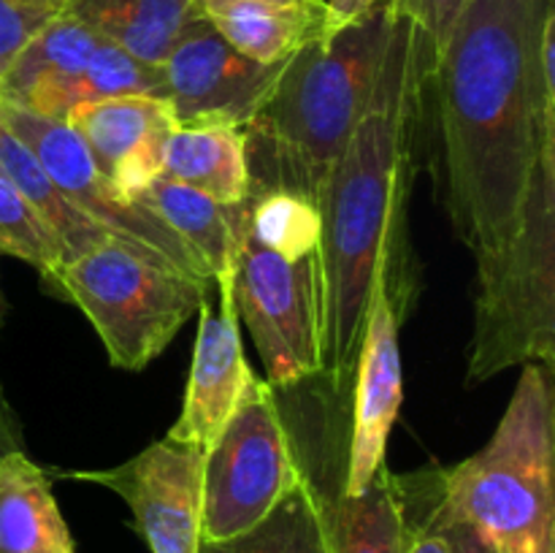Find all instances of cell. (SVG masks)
<instances>
[{"label":"cell","instance_id":"obj_1","mask_svg":"<svg viewBox=\"0 0 555 553\" xmlns=\"http://www.w3.org/2000/svg\"><path fill=\"white\" fill-rule=\"evenodd\" d=\"M426 87L437 90L444 209L486 258L513 239L555 144V0H469Z\"/></svg>","mask_w":555,"mask_h":553},{"label":"cell","instance_id":"obj_2","mask_svg":"<svg viewBox=\"0 0 555 553\" xmlns=\"http://www.w3.org/2000/svg\"><path fill=\"white\" fill-rule=\"evenodd\" d=\"M426 79L415 27L393 14L388 49L366 114L331 168L318 209L323 374L350 399L369 304L379 280L399 314L415 298L406 244V195Z\"/></svg>","mask_w":555,"mask_h":553},{"label":"cell","instance_id":"obj_3","mask_svg":"<svg viewBox=\"0 0 555 553\" xmlns=\"http://www.w3.org/2000/svg\"><path fill=\"white\" fill-rule=\"evenodd\" d=\"M388 0L287 60L274 95L244 130L258 144L253 190H291L318 204L331 168L366 114L388 49Z\"/></svg>","mask_w":555,"mask_h":553},{"label":"cell","instance_id":"obj_4","mask_svg":"<svg viewBox=\"0 0 555 553\" xmlns=\"http://www.w3.org/2000/svg\"><path fill=\"white\" fill-rule=\"evenodd\" d=\"M439 507L469 520L496 553H555L553 369L520 366L486 448L439 470Z\"/></svg>","mask_w":555,"mask_h":553},{"label":"cell","instance_id":"obj_5","mask_svg":"<svg viewBox=\"0 0 555 553\" xmlns=\"http://www.w3.org/2000/svg\"><path fill=\"white\" fill-rule=\"evenodd\" d=\"M526 363L555 366V144L542 152L513 239L477 258L466 385Z\"/></svg>","mask_w":555,"mask_h":553},{"label":"cell","instance_id":"obj_6","mask_svg":"<svg viewBox=\"0 0 555 553\" xmlns=\"http://www.w3.org/2000/svg\"><path fill=\"white\" fill-rule=\"evenodd\" d=\"M41 287L87 314L112 366L125 372H144L211 291L117 242L57 266Z\"/></svg>","mask_w":555,"mask_h":553},{"label":"cell","instance_id":"obj_7","mask_svg":"<svg viewBox=\"0 0 555 553\" xmlns=\"http://www.w3.org/2000/svg\"><path fill=\"white\" fill-rule=\"evenodd\" d=\"M301 480L304 455L282 417L276 388L258 380L204 453V540L253 529Z\"/></svg>","mask_w":555,"mask_h":553},{"label":"cell","instance_id":"obj_8","mask_svg":"<svg viewBox=\"0 0 555 553\" xmlns=\"http://www.w3.org/2000/svg\"><path fill=\"white\" fill-rule=\"evenodd\" d=\"M231 291L271 388H298L323 374L318 255L280 258L249 236L244 217Z\"/></svg>","mask_w":555,"mask_h":553},{"label":"cell","instance_id":"obj_9","mask_svg":"<svg viewBox=\"0 0 555 553\" xmlns=\"http://www.w3.org/2000/svg\"><path fill=\"white\" fill-rule=\"evenodd\" d=\"M0 125L16 136L41 160L49 177L65 190L70 201L95 220L108 239L122 244L139 258L160 263L177 274L211 285L198 255L160 220L135 201L119 195L112 179L95 166L85 141L65 123L38 117L14 103H0Z\"/></svg>","mask_w":555,"mask_h":553},{"label":"cell","instance_id":"obj_10","mask_svg":"<svg viewBox=\"0 0 555 553\" xmlns=\"http://www.w3.org/2000/svg\"><path fill=\"white\" fill-rule=\"evenodd\" d=\"M285 65L287 60L263 65L247 57L198 14L160 65L173 123L247 130L274 95Z\"/></svg>","mask_w":555,"mask_h":553},{"label":"cell","instance_id":"obj_11","mask_svg":"<svg viewBox=\"0 0 555 553\" xmlns=\"http://www.w3.org/2000/svg\"><path fill=\"white\" fill-rule=\"evenodd\" d=\"M204 453L195 445L163 437L112 470L60 472L68 480L95 483L117 493L152 553H198Z\"/></svg>","mask_w":555,"mask_h":553},{"label":"cell","instance_id":"obj_12","mask_svg":"<svg viewBox=\"0 0 555 553\" xmlns=\"http://www.w3.org/2000/svg\"><path fill=\"white\" fill-rule=\"evenodd\" d=\"M401 314L390 298L385 280L374 287L369 304L366 329L352 377L350 439L345 455V493H361L385 466L388 439L404 401V374H401L399 347Z\"/></svg>","mask_w":555,"mask_h":553},{"label":"cell","instance_id":"obj_13","mask_svg":"<svg viewBox=\"0 0 555 553\" xmlns=\"http://www.w3.org/2000/svg\"><path fill=\"white\" fill-rule=\"evenodd\" d=\"M258 380L242 350L231 282L211 285L198 307V334L182 412L166 437L206 450Z\"/></svg>","mask_w":555,"mask_h":553},{"label":"cell","instance_id":"obj_14","mask_svg":"<svg viewBox=\"0 0 555 553\" xmlns=\"http://www.w3.org/2000/svg\"><path fill=\"white\" fill-rule=\"evenodd\" d=\"M65 125L85 141L95 166L128 201L163 177L166 144L177 130L166 98L119 95L79 103Z\"/></svg>","mask_w":555,"mask_h":553},{"label":"cell","instance_id":"obj_15","mask_svg":"<svg viewBox=\"0 0 555 553\" xmlns=\"http://www.w3.org/2000/svg\"><path fill=\"white\" fill-rule=\"evenodd\" d=\"M304 466L323 493L331 553H404V497H401L399 475H393L388 464L361 493L341 491L345 470L334 475L328 464L314 466L307 459Z\"/></svg>","mask_w":555,"mask_h":553},{"label":"cell","instance_id":"obj_16","mask_svg":"<svg viewBox=\"0 0 555 553\" xmlns=\"http://www.w3.org/2000/svg\"><path fill=\"white\" fill-rule=\"evenodd\" d=\"M195 11L233 49L263 65L285 63L298 49L339 27L328 3L280 5L266 0H204Z\"/></svg>","mask_w":555,"mask_h":553},{"label":"cell","instance_id":"obj_17","mask_svg":"<svg viewBox=\"0 0 555 553\" xmlns=\"http://www.w3.org/2000/svg\"><path fill=\"white\" fill-rule=\"evenodd\" d=\"M133 201L160 217L198 255L211 285L233 280V260L247 217L244 204H217L209 195L168 177H157Z\"/></svg>","mask_w":555,"mask_h":553},{"label":"cell","instance_id":"obj_18","mask_svg":"<svg viewBox=\"0 0 555 553\" xmlns=\"http://www.w3.org/2000/svg\"><path fill=\"white\" fill-rule=\"evenodd\" d=\"M0 553H76L49 475L25 450L0 461Z\"/></svg>","mask_w":555,"mask_h":553},{"label":"cell","instance_id":"obj_19","mask_svg":"<svg viewBox=\"0 0 555 553\" xmlns=\"http://www.w3.org/2000/svg\"><path fill=\"white\" fill-rule=\"evenodd\" d=\"M163 177L177 179L217 204H244L253 193L247 136L225 125L177 128L166 144Z\"/></svg>","mask_w":555,"mask_h":553},{"label":"cell","instance_id":"obj_20","mask_svg":"<svg viewBox=\"0 0 555 553\" xmlns=\"http://www.w3.org/2000/svg\"><path fill=\"white\" fill-rule=\"evenodd\" d=\"M63 14L79 20L130 57L163 65L198 11L193 0H68Z\"/></svg>","mask_w":555,"mask_h":553},{"label":"cell","instance_id":"obj_21","mask_svg":"<svg viewBox=\"0 0 555 553\" xmlns=\"http://www.w3.org/2000/svg\"><path fill=\"white\" fill-rule=\"evenodd\" d=\"M119 95L166 98V79H163L160 65L141 63V60L130 57L119 47H114V43L103 41L95 49V54L87 60L85 68L76 70L63 81L38 87L30 95H25V101L14 103V106L27 108L38 117L65 123L70 108H76L79 103Z\"/></svg>","mask_w":555,"mask_h":553},{"label":"cell","instance_id":"obj_22","mask_svg":"<svg viewBox=\"0 0 555 553\" xmlns=\"http://www.w3.org/2000/svg\"><path fill=\"white\" fill-rule=\"evenodd\" d=\"M0 171L25 195L27 204L38 211V217L54 233L60 249H63V263H70V260L98 249L101 244L112 242L108 233L95 220H90L65 195V190L49 177L41 160L3 125H0Z\"/></svg>","mask_w":555,"mask_h":553},{"label":"cell","instance_id":"obj_23","mask_svg":"<svg viewBox=\"0 0 555 553\" xmlns=\"http://www.w3.org/2000/svg\"><path fill=\"white\" fill-rule=\"evenodd\" d=\"M198 553H331L323 493L304 466V480L253 529L204 540Z\"/></svg>","mask_w":555,"mask_h":553},{"label":"cell","instance_id":"obj_24","mask_svg":"<svg viewBox=\"0 0 555 553\" xmlns=\"http://www.w3.org/2000/svg\"><path fill=\"white\" fill-rule=\"evenodd\" d=\"M103 38L68 14H57L43 22L25 47L11 60L3 81V103H22L38 87L54 85L81 70L95 54Z\"/></svg>","mask_w":555,"mask_h":553},{"label":"cell","instance_id":"obj_25","mask_svg":"<svg viewBox=\"0 0 555 553\" xmlns=\"http://www.w3.org/2000/svg\"><path fill=\"white\" fill-rule=\"evenodd\" d=\"M247 233L285 260L318 255L323 220L314 201L291 190H253L244 201Z\"/></svg>","mask_w":555,"mask_h":553},{"label":"cell","instance_id":"obj_26","mask_svg":"<svg viewBox=\"0 0 555 553\" xmlns=\"http://www.w3.org/2000/svg\"><path fill=\"white\" fill-rule=\"evenodd\" d=\"M0 255L25 260L38 274L63 266V249L25 195L0 171Z\"/></svg>","mask_w":555,"mask_h":553},{"label":"cell","instance_id":"obj_27","mask_svg":"<svg viewBox=\"0 0 555 553\" xmlns=\"http://www.w3.org/2000/svg\"><path fill=\"white\" fill-rule=\"evenodd\" d=\"M469 0H388L390 14L404 16L417 36L423 60V79H431L442 49Z\"/></svg>","mask_w":555,"mask_h":553},{"label":"cell","instance_id":"obj_28","mask_svg":"<svg viewBox=\"0 0 555 553\" xmlns=\"http://www.w3.org/2000/svg\"><path fill=\"white\" fill-rule=\"evenodd\" d=\"M47 20H52V16L30 14V11L16 9L11 0H0V76L9 70L11 60L25 47L27 38Z\"/></svg>","mask_w":555,"mask_h":553},{"label":"cell","instance_id":"obj_29","mask_svg":"<svg viewBox=\"0 0 555 553\" xmlns=\"http://www.w3.org/2000/svg\"><path fill=\"white\" fill-rule=\"evenodd\" d=\"M401 497H404V491H401ZM404 518H406L404 553H448L439 531L434 529V526L426 520V515H423L415 504L406 502V499H404Z\"/></svg>","mask_w":555,"mask_h":553},{"label":"cell","instance_id":"obj_30","mask_svg":"<svg viewBox=\"0 0 555 553\" xmlns=\"http://www.w3.org/2000/svg\"><path fill=\"white\" fill-rule=\"evenodd\" d=\"M20 450H25V434H22L20 415H16L3 385H0V461L11 453H20Z\"/></svg>","mask_w":555,"mask_h":553},{"label":"cell","instance_id":"obj_31","mask_svg":"<svg viewBox=\"0 0 555 553\" xmlns=\"http://www.w3.org/2000/svg\"><path fill=\"white\" fill-rule=\"evenodd\" d=\"M325 3H328L334 20L339 22V25H345V22H352L358 20V16L366 14V11H372L374 5L383 3V0H325Z\"/></svg>","mask_w":555,"mask_h":553},{"label":"cell","instance_id":"obj_32","mask_svg":"<svg viewBox=\"0 0 555 553\" xmlns=\"http://www.w3.org/2000/svg\"><path fill=\"white\" fill-rule=\"evenodd\" d=\"M16 9L30 11V14H41V16H57L63 14L68 0H11Z\"/></svg>","mask_w":555,"mask_h":553},{"label":"cell","instance_id":"obj_33","mask_svg":"<svg viewBox=\"0 0 555 553\" xmlns=\"http://www.w3.org/2000/svg\"><path fill=\"white\" fill-rule=\"evenodd\" d=\"M204 3V0H193V5ZM266 3H280V5H325V0H266Z\"/></svg>","mask_w":555,"mask_h":553},{"label":"cell","instance_id":"obj_34","mask_svg":"<svg viewBox=\"0 0 555 553\" xmlns=\"http://www.w3.org/2000/svg\"><path fill=\"white\" fill-rule=\"evenodd\" d=\"M5 323V298H3V291H0V329H3Z\"/></svg>","mask_w":555,"mask_h":553},{"label":"cell","instance_id":"obj_35","mask_svg":"<svg viewBox=\"0 0 555 553\" xmlns=\"http://www.w3.org/2000/svg\"><path fill=\"white\" fill-rule=\"evenodd\" d=\"M0 103H3V81H0Z\"/></svg>","mask_w":555,"mask_h":553}]
</instances>
